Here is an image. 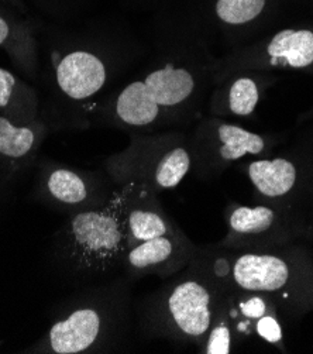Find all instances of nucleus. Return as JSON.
Masks as SVG:
<instances>
[{"mask_svg":"<svg viewBox=\"0 0 313 354\" xmlns=\"http://www.w3.org/2000/svg\"><path fill=\"white\" fill-rule=\"evenodd\" d=\"M133 284L119 274L62 298L53 308L43 335L24 353L106 354L124 350L135 325Z\"/></svg>","mask_w":313,"mask_h":354,"instance_id":"nucleus-1","label":"nucleus"},{"mask_svg":"<svg viewBox=\"0 0 313 354\" xmlns=\"http://www.w3.org/2000/svg\"><path fill=\"white\" fill-rule=\"evenodd\" d=\"M189 263L219 290L268 295L287 319H295L313 306V263L295 243L265 252L226 250L215 243L196 245Z\"/></svg>","mask_w":313,"mask_h":354,"instance_id":"nucleus-2","label":"nucleus"},{"mask_svg":"<svg viewBox=\"0 0 313 354\" xmlns=\"http://www.w3.org/2000/svg\"><path fill=\"white\" fill-rule=\"evenodd\" d=\"M127 250V230L116 188L104 206L68 216L53 234L47 260L57 277L79 287L116 277Z\"/></svg>","mask_w":313,"mask_h":354,"instance_id":"nucleus-3","label":"nucleus"},{"mask_svg":"<svg viewBox=\"0 0 313 354\" xmlns=\"http://www.w3.org/2000/svg\"><path fill=\"white\" fill-rule=\"evenodd\" d=\"M219 297L215 282L189 263L137 302L135 328L149 340L198 347L211 328Z\"/></svg>","mask_w":313,"mask_h":354,"instance_id":"nucleus-4","label":"nucleus"},{"mask_svg":"<svg viewBox=\"0 0 313 354\" xmlns=\"http://www.w3.org/2000/svg\"><path fill=\"white\" fill-rule=\"evenodd\" d=\"M227 232L215 243L236 252H265L294 244L306 232L303 212L292 207L256 202L247 206L230 202L225 209Z\"/></svg>","mask_w":313,"mask_h":354,"instance_id":"nucleus-5","label":"nucleus"},{"mask_svg":"<svg viewBox=\"0 0 313 354\" xmlns=\"http://www.w3.org/2000/svg\"><path fill=\"white\" fill-rule=\"evenodd\" d=\"M196 91L192 71L173 62L153 69L143 80L124 86L113 103V115L130 127H149L162 115L181 108Z\"/></svg>","mask_w":313,"mask_h":354,"instance_id":"nucleus-6","label":"nucleus"},{"mask_svg":"<svg viewBox=\"0 0 313 354\" xmlns=\"http://www.w3.org/2000/svg\"><path fill=\"white\" fill-rule=\"evenodd\" d=\"M189 171V149L168 141H137L133 147L106 162V172L116 187L138 183L157 194L178 187Z\"/></svg>","mask_w":313,"mask_h":354,"instance_id":"nucleus-7","label":"nucleus"},{"mask_svg":"<svg viewBox=\"0 0 313 354\" xmlns=\"http://www.w3.org/2000/svg\"><path fill=\"white\" fill-rule=\"evenodd\" d=\"M116 185L103 175L43 161L34 178L32 198L43 206L71 216L111 202Z\"/></svg>","mask_w":313,"mask_h":354,"instance_id":"nucleus-8","label":"nucleus"},{"mask_svg":"<svg viewBox=\"0 0 313 354\" xmlns=\"http://www.w3.org/2000/svg\"><path fill=\"white\" fill-rule=\"evenodd\" d=\"M196 244L180 230L171 236H160L127 247L122 272L135 282L155 275L162 281L182 271L192 260Z\"/></svg>","mask_w":313,"mask_h":354,"instance_id":"nucleus-9","label":"nucleus"},{"mask_svg":"<svg viewBox=\"0 0 313 354\" xmlns=\"http://www.w3.org/2000/svg\"><path fill=\"white\" fill-rule=\"evenodd\" d=\"M211 143L200 145L196 154H191V171L199 180L211 181L230 164L252 157H261L268 151L265 137L229 123L214 124Z\"/></svg>","mask_w":313,"mask_h":354,"instance_id":"nucleus-10","label":"nucleus"},{"mask_svg":"<svg viewBox=\"0 0 313 354\" xmlns=\"http://www.w3.org/2000/svg\"><path fill=\"white\" fill-rule=\"evenodd\" d=\"M127 230V247L182 230L162 207L158 194L138 183L117 187Z\"/></svg>","mask_w":313,"mask_h":354,"instance_id":"nucleus-11","label":"nucleus"},{"mask_svg":"<svg viewBox=\"0 0 313 354\" xmlns=\"http://www.w3.org/2000/svg\"><path fill=\"white\" fill-rule=\"evenodd\" d=\"M55 82L68 99L75 102L88 100L108 82V68L99 55L85 50H75L58 61Z\"/></svg>","mask_w":313,"mask_h":354,"instance_id":"nucleus-12","label":"nucleus"},{"mask_svg":"<svg viewBox=\"0 0 313 354\" xmlns=\"http://www.w3.org/2000/svg\"><path fill=\"white\" fill-rule=\"evenodd\" d=\"M220 298L238 340L253 336L254 326L260 317L276 310L274 301L268 295L260 292L220 290Z\"/></svg>","mask_w":313,"mask_h":354,"instance_id":"nucleus-13","label":"nucleus"},{"mask_svg":"<svg viewBox=\"0 0 313 354\" xmlns=\"http://www.w3.org/2000/svg\"><path fill=\"white\" fill-rule=\"evenodd\" d=\"M269 66L303 69L313 65V31L283 30L264 48Z\"/></svg>","mask_w":313,"mask_h":354,"instance_id":"nucleus-14","label":"nucleus"},{"mask_svg":"<svg viewBox=\"0 0 313 354\" xmlns=\"http://www.w3.org/2000/svg\"><path fill=\"white\" fill-rule=\"evenodd\" d=\"M39 143L40 134L36 127L16 126L8 118L0 116V158L8 161L15 172L34 160Z\"/></svg>","mask_w":313,"mask_h":354,"instance_id":"nucleus-15","label":"nucleus"},{"mask_svg":"<svg viewBox=\"0 0 313 354\" xmlns=\"http://www.w3.org/2000/svg\"><path fill=\"white\" fill-rule=\"evenodd\" d=\"M238 342L230 317L222 304V298L219 297L211 328L196 350L202 354H230L234 351Z\"/></svg>","mask_w":313,"mask_h":354,"instance_id":"nucleus-16","label":"nucleus"},{"mask_svg":"<svg viewBox=\"0 0 313 354\" xmlns=\"http://www.w3.org/2000/svg\"><path fill=\"white\" fill-rule=\"evenodd\" d=\"M258 82L252 77L236 78L226 92V108L234 116H250L258 104Z\"/></svg>","mask_w":313,"mask_h":354,"instance_id":"nucleus-17","label":"nucleus"},{"mask_svg":"<svg viewBox=\"0 0 313 354\" xmlns=\"http://www.w3.org/2000/svg\"><path fill=\"white\" fill-rule=\"evenodd\" d=\"M265 0H218L216 15L227 24H246L263 12Z\"/></svg>","mask_w":313,"mask_h":354,"instance_id":"nucleus-18","label":"nucleus"},{"mask_svg":"<svg viewBox=\"0 0 313 354\" xmlns=\"http://www.w3.org/2000/svg\"><path fill=\"white\" fill-rule=\"evenodd\" d=\"M254 335H257L261 340L269 343L271 346L276 347L280 351H285L281 316L278 315L276 310H272L260 317L254 326Z\"/></svg>","mask_w":313,"mask_h":354,"instance_id":"nucleus-19","label":"nucleus"},{"mask_svg":"<svg viewBox=\"0 0 313 354\" xmlns=\"http://www.w3.org/2000/svg\"><path fill=\"white\" fill-rule=\"evenodd\" d=\"M17 80L9 71L0 68V109H6L15 97Z\"/></svg>","mask_w":313,"mask_h":354,"instance_id":"nucleus-20","label":"nucleus"},{"mask_svg":"<svg viewBox=\"0 0 313 354\" xmlns=\"http://www.w3.org/2000/svg\"><path fill=\"white\" fill-rule=\"evenodd\" d=\"M9 34H10L9 24L6 23L5 19L0 17V46L6 43V40L9 39Z\"/></svg>","mask_w":313,"mask_h":354,"instance_id":"nucleus-21","label":"nucleus"}]
</instances>
